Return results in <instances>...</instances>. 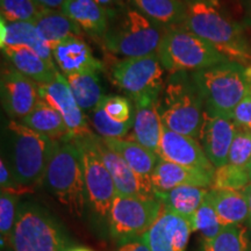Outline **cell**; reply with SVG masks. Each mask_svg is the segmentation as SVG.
I'll return each mask as SVG.
<instances>
[{
  "mask_svg": "<svg viewBox=\"0 0 251 251\" xmlns=\"http://www.w3.org/2000/svg\"><path fill=\"white\" fill-rule=\"evenodd\" d=\"M19 196L2 191L0 194V231L6 244L11 242L19 211Z\"/></svg>",
  "mask_w": 251,
  "mask_h": 251,
  "instance_id": "obj_36",
  "label": "cell"
},
{
  "mask_svg": "<svg viewBox=\"0 0 251 251\" xmlns=\"http://www.w3.org/2000/svg\"><path fill=\"white\" fill-rule=\"evenodd\" d=\"M248 172H249V175H250V178H251V162H250V164L248 165Z\"/></svg>",
  "mask_w": 251,
  "mask_h": 251,
  "instance_id": "obj_44",
  "label": "cell"
},
{
  "mask_svg": "<svg viewBox=\"0 0 251 251\" xmlns=\"http://www.w3.org/2000/svg\"><path fill=\"white\" fill-rule=\"evenodd\" d=\"M192 231L190 220L164 209L143 235L150 251H186Z\"/></svg>",
  "mask_w": 251,
  "mask_h": 251,
  "instance_id": "obj_16",
  "label": "cell"
},
{
  "mask_svg": "<svg viewBox=\"0 0 251 251\" xmlns=\"http://www.w3.org/2000/svg\"><path fill=\"white\" fill-rule=\"evenodd\" d=\"M243 193L247 198L248 207H249V218H248V220H249V225L251 227V183L246 187V190L243 191Z\"/></svg>",
  "mask_w": 251,
  "mask_h": 251,
  "instance_id": "obj_42",
  "label": "cell"
},
{
  "mask_svg": "<svg viewBox=\"0 0 251 251\" xmlns=\"http://www.w3.org/2000/svg\"><path fill=\"white\" fill-rule=\"evenodd\" d=\"M250 70H251V67H250Z\"/></svg>",
  "mask_w": 251,
  "mask_h": 251,
  "instance_id": "obj_46",
  "label": "cell"
},
{
  "mask_svg": "<svg viewBox=\"0 0 251 251\" xmlns=\"http://www.w3.org/2000/svg\"><path fill=\"white\" fill-rule=\"evenodd\" d=\"M39 94L41 99L51 105L61 114L70 133L71 141L92 134L83 109L78 105L62 74H58L51 83L39 84Z\"/></svg>",
  "mask_w": 251,
  "mask_h": 251,
  "instance_id": "obj_12",
  "label": "cell"
},
{
  "mask_svg": "<svg viewBox=\"0 0 251 251\" xmlns=\"http://www.w3.org/2000/svg\"><path fill=\"white\" fill-rule=\"evenodd\" d=\"M4 54L14 69L37 84H48L56 79L59 72L35 51L26 47H4Z\"/></svg>",
  "mask_w": 251,
  "mask_h": 251,
  "instance_id": "obj_25",
  "label": "cell"
},
{
  "mask_svg": "<svg viewBox=\"0 0 251 251\" xmlns=\"http://www.w3.org/2000/svg\"><path fill=\"white\" fill-rule=\"evenodd\" d=\"M91 114V122L102 139H122L133 128L134 115L129 99L103 96Z\"/></svg>",
  "mask_w": 251,
  "mask_h": 251,
  "instance_id": "obj_14",
  "label": "cell"
},
{
  "mask_svg": "<svg viewBox=\"0 0 251 251\" xmlns=\"http://www.w3.org/2000/svg\"><path fill=\"white\" fill-rule=\"evenodd\" d=\"M135 9L153 23L168 28L183 27L186 2L183 0H129Z\"/></svg>",
  "mask_w": 251,
  "mask_h": 251,
  "instance_id": "obj_28",
  "label": "cell"
},
{
  "mask_svg": "<svg viewBox=\"0 0 251 251\" xmlns=\"http://www.w3.org/2000/svg\"><path fill=\"white\" fill-rule=\"evenodd\" d=\"M208 193L206 188L197 186H179L168 192H157L158 198L166 211L190 220L196 214Z\"/></svg>",
  "mask_w": 251,
  "mask_h": 251,
  "instance_id": "obj_29",
  "label": "cell"
},
{
  "mask_svg": "<svg viewBox=\"0 0 251 251\" xmlns=\"http://www.w3.org/2000/svg\"><path fill=\"white\" fill-rule=\"evenodd\" d=\"M203 251H249V237L242 225L224 227L216 237L203 242Z\"/></svg>",
  "mask_w": 251,
  "mask_h": 251,
  "instance_id": "obj_32",
  "label": "cell"
},
{
  "mask_svg": "<svg viewBox=\"0 0 251 251\" xmlns=\"http://www.w3.org/2000/svg\"><path fill=\"white\" fill-rule=\"evenodd\" d=\"M209 115L231 119L236 106L251 91L250 67L225 62L193 74Z\"/></svg>",
  "mask_w": 251,
  "mask_h": 251,
  "instance_id": "obj_3",
  "label": "cell"
},
{
  "mask_svg": "<svg viewBox=\"0 0 251 251\" xmlns=\"http://www.w3.org/2000/svg\"><path fill=\"white\" fill-rule=\"evenodd\" d=\"M75 142L83 158L87 201L97 218L108 220L118 194L112 176L97 149V135L92 133Z\"/></svg>",
  "mask_w": 251,
  "mask_h": 251,
  "instance_id": "obj_10",
  "label": "cell"
},
{
  "mask_svg": "<svg viewBox=\"0 0 251 251\" xmlns=\"http://www.w3.org/2000/svg\"><path fill=\"white\" fill-rule=\"evenodd\" d=\"M20 122L54 141H71L70 133L61 114L43 99H40L33 111Z\"/></svg>",
  "mask_w": 251,
  "mask_h": 251,
  "instance_id": "obj_27",
  "label": "cell"
},
{
  "mask_svg": "<svg viewBox=\"0 0 251 251\" xmlns=\"http://www.w3.org/2000/svg\"><path fill=\"white\" fill-rule=\"evenodd\" d=\"M251 162V130L238 128L229 150L228 163L240 168H248Z\"/></svg>",
  "mask_w": 251,
  "mask_h": 251,
  "instance_id": "obj_37",
  "label": "cell"
},
{
  "mask_svg": "<svg viewBox=\"0 0 251 251\" xmlns=\"http://www.w3.org/2000/svg\"><path fill=\"white\" fill-rule=\"evenodd\" d=\"M237 127L231 119L205 113L199 139L202 149L214 168L227 164L229 150Z\"/></svg>",
  "mask_w": 251,
  "mask_h": 251,
  "instance_id": "obj_18",
  "label": "cell"
},
{
  "mask_svg": "<svg viewBox=\"0 0 251 251\" xmlns=\"http://www.w3.org/2000/svg\"><path fill=\"white\" fill-rule=\"evenodd\" d=\"M251 183V178L248 169L227 164L216 168L213 175V190H229L243 192Z\"/></svg>",
  "mask_w": 251,
  "mask_h": 251,
  "instance_id": "obj_33",
  "label": "cell"
},
{
  "mask_svg": "<svg viewBox=\"0 0 251 251\" xmlns=\"http://www.w3.org/2000/svg\"><path fill=\"white\" fill-rule=\"evenodd\" d=\"M157 155L163 161L175 163L186 168L199 169L214 174L213 166L202 147L193 137L176 133L163 126Z\"/></svg>",
  "mask_w": 251,
  "mask_h": 251,
  "instance_id": "obj_15",
  "label": "cell"
},
{
  "mask_svg": "<svg viewBox=\"0 0 251 251\" xmlns=\"http://www.w3.org/2000/svg\"><path fill=\"white\" fill-rule=\"evenodd\" d=\"M46 9H51V11H63L65 0H35Z\"/></svg>",
  "mask_w": 251,
  "mask_h": 251,
  "instance_id": "obj_41",
  "label": "cell"
},
{
  "mask_svg": "<svg viewBox=\"0 0 251 251\" xmlns=\"http://www.w3.org/2000/svg\"><path fill=\"white\" fill-rule=\"evenodd\" d=\"M9 246L13 251H67L61 225L48 211L31 202L20 203Z\"/></svg>",
  "mask_w": 251,
  "mask_h": 251,
  "instance_id": "obj_8",
  "label": "cell"
},
{
  "mask_svg": "<svg viewBox=\"0 0 251 251\" xmlns=\"http://www.w3.org/2000/svg\"><path fill=\"white\" fill-rule=\"evenodd\" d=\"M67 251H93L92 249L86 247H71L67 249Z\"/></svg>",
  "mask_w": 251,
  "mask_h": 251,
  "instance_id": "obj_43",
  "label": "cell"
},
{
  "mask_svg": "<svg viewBox=\"0 0 251 251\" xmlns=\"http://www.w3.org/2000/svg\"><path fill=\"white\" fill-rule=\"evenodd\" d=\"M203 100L194 78L185 72L172 74L157 99L163 126L176 133L198 140L205 118Z\"/></svg>",
  "mask_w": 251,
  "mask_h": 251,
  "instance_id": "obj_4",
  "label": "cell"
},
{
  "mask_svg": "<svg viewBox=\"0 0 251 251\" xmlns=\"http://www.w3.org/2000/svg\"><path fill=\"white\" fill-rule=\"evenodd\" d=\"M183 28L214 47L229 61L251 67V50L242 27L211 0H187Z\"/></svg>",
  "mask_w": 251,
  "mask_h": 251,
  "instance_id": "obj_1",
  "label": "cell"
},
{
  "mask_svg": "<svg viewBox=\"0 0 251 251\" xmlns=\"http://www.w3.org/2000/svg\"><path fill=\"white\" fill-rule=\"evenodd\" d=\"M1 18L8 23H34L45 11L35 0H0Z\"/></svg>",
  "mask_w": 251,
  "mask_h": 251,
  "instance_id": "obj_34",
  "label": "cell"
},
{
  "mask_svg": "<svg viewBox=\"0 0 251 251\" xmlns=\"http://www.w3.org/2000/svg\"><path fill=\"white\" fill-rule=\"evenodd\" d=\"M206 198L214 208L222 227L242 225L249 218L247 198L241 191L212 188Z\"/></svg>",
  "mask_w": 251,
  "mask_h": 251,
  "instance_id": "obj_26",
  "label": "cell"
},
{
  "mask_svg": "<svg viewBox=\"0 0 251 251\" xmlns=\"http://www.w3.org/2000/svg\"><path fill=\"white\" fill-rule=\"evenodd\" d=\"M166 29L137 9H127L118 25L108 28L102 37L105 48L125 58L157 54Z\"/></svg>",
  "mask_w": 251,
  "mask_h": 251,
  "instance_id": "obj_7",
  "label": "cell"
},
{
  "mask_svg": "<svg viewBox=\"0 0 251 251\" xmlns=\"http://www.w3.org/2000/svg\"><path fill=\"white\" fill-rule=\"evenodd\" d=\"M163 68L157 54L143 57L124 58L112 67L111 76L115 85L129 94L133 101L158 97L164 86Z\"/></svg>",
  "mask_w": 251,
  "mask_h": 251,
  "instance_id": "obj_11",
  "label": "cell"
},
{
  "mask_svg": "<svg viewBox=\"0 0 251 251\" xmlns=\"http://www.w3.org/2000/svg\"><path fill=\"white\" fill-rule=\"evenodd\" d=\"M5 251H11V250H5Z\"/></svg>",
  "mask_w": 251,
  "mask_h": 251,
  "instance_id": "obj_45",
  "label": "cell"
},
{
  "mask_svg": "<svg viewBox=\"0 0 251 251\" xmlns=\"http://www.w3.org/2000/svg\"><path fill=\"white\" fill-rule=\"evenodd\" d=\"M102 139V137H101ZM109 149L120 155L143 180L151 184V176L159 162L156 152L144 148L137 142L124 139H102ZM152 185V184H151Z\"/></svg>",
  "mask_w": 251,
  "mask_h": 251,
  "instance_id": "obj_24",
  "label": "cell"
},
{
  "mask_svg": "<svg viewBox=\"0 0 251 251\" xmlns=\"http://www.w3.org/2000/svg\"><path fill=\"white\" fill-rule=\"evenodd\" d=\"M0 90L2 106L13 120L26 118L41 99L39 84L14 68L2 70Z\"/></svg>",
  "mask_w": 251,
  "mask_h": 251,
  "instance_id": "obj_13",
  "label": "cell"
},
{
  "mask_svg": "<svg viewBox=\"0 0 251 251\" xmlns=\"http://www.w3.org/2000/svg\"><path fill=\"white\" fill-rule=\"evenodd\" d=\"M9 170L21 186L33 190L45 180L47 168L58 141L30 129L20 121L11 120L7 125Z\"/></svg>",
  "mask_w": 251,
  "mask_h": 251,
  "instance_id": "obj_2",
  "label": "cell"
},
{
  "mask_svg": "<svg viewBox=\"0 0 251 251\" xmlns=\"http://www.w3.org/2000/svg\"><path fill=\"white\" fill-rule=\"evenodd\" d=\"M0 43L4 47H26L35 51L50 65L56 67L51 47L42 39L33 23H8L4 18L0 21Z\"/></svg>",
  "mask_w": 251,
  "mask_h": 251,
  "instance_id": "obj_22",
  "label": "cell"
},
{
  "mask_svg": "<svg viewBox=\"0 0 251 251\" xmlns=\"http://www.w3.org/2000/svg\"><path fill=\"white\" fill-rule=\"evenodd\" d=\"M231 120L238 128L251 130V91L235 107Z\"/></svg>",
  "mask_w": 251,
  "mask_h": 251,
  "instance_id": "obj_38",
  "label": "cell"
},
{
  "mask_svg": "<svg viewBox=\"0 0 251 251\" xmlns=\"http://www.w3.org/2000/svg\"><path fill=\"white\" fill-rule=\"evenodd\" d=\"M94 1L98 2L101 7L105 8L113 18L117 14V11L119 8L124 7L125 0H94Z\"/></svg>",
  "mask_w": 251,
  "mask_h": 251,
  "instance_id": "obj_40",
  "label": "cell"
},
{
  "mask_svg": "<svg viewBox=\"0 0 251 251\" xmlns=\"http://www.w3.org/2000/svg\"><path fill=\"white\" fill-rule=\"evenodd\" d=\"M64 77L83 112H92L103 98L102 89L97 74L85 72L67 75Z\"/></svg>",
  "mask_w": 251,
  "mask_h": 251,
  "instance_id": "obj_31",
  "label": "cell"
},
{
  "mask_svg": "<svg viewBox=\"0 0 251 251\" xmlns=\"http://www.w3.org/2000/svg\"><path fill=\"white\" fill-rule=\"evenodd\" d=\"M212 172L199 169L186 168L175 163L159 159L155 171L151 176L153 192H168L179 186L212 187Z\"/></svg>",
  "mask_w": 251,
  "mask_h": 251,
  "instance_id": "obj_20",
  "label": "cell"
},
{
  "mask_svg": "<svg viewBox=\"0 0 251 251\" xmlns=\"http://www.w3.org/2000/svg\"><path fill=\"white\" fill-rule=\"evenodd\" d=\"M157 56L163 68L171 74L197 72L229 61L214 47L183 27L166 29Z\"/></svg>",
  "mask_w": 251,
  "mask_h": 251,
  "instance_id": "obj_6",
  "label": "cell"
},
{
  "mask_svg": "<svg viewBox=\"0 0 251 251\" xmlns=\"http://www.w3.org/2000/svg\"><path fill=\"white\" fill-rule=\"evenodd\" d=\"M50 47L69 36H80L81 29L63 11L45 9L33 23Z\"/></svg>",
  "mask_w": 251,
  "mask_h": 251,
  "instance_id": "obj_30",
  "label": "cell"
},
{
  "mask_svg": "<svg viewBox=\"0 0 251 251\" xmlns=\"http://www.w3.org/2000/svg\"><path fill=\"white\" fill-rule=\"evenodd\" d=\"M158 97L142 98L135 103V115L131 141H135L144 148L158 151L163 124L157 109Z\"/></svg>",
  "mask_w": 251,
  "mask_h": 251,
  "instance_id": "obj_21",
  "label": "cell"
},
{
  "mask_svg": "<svg viewBox=\"0 0 251 251\" xmlns=\"http://www.w3.org/2000/svg\"><path fill=\"white\" fill-rule=\"evenodd\" d=\"M115 251H150L148 244L143 240V237L129 241L124 244H120Z\"/></svg>",
  "mask_w": 251,
  "mask_h": 251,
  "instance_id": "obj_39",
  "label": "cell"
},
{
  "mask_svg": "<svg viewBox=\"0 0 251 251\" xmlns=\"http://www.w3.org/2000/svg\"><path fill=\"white\" fill-rule=\"evenodd\" d=\"M163 211L158 198L117 196L109 214V233L120 244L141 238Z\"/></svg>",
  "mask_w": 251,
  "mask_h": 251,
  "instance_id": "obj_9",
  "label": "cell"
},
{
  "mask_svg": "<svg viewBox=\"0 0 251 251\" xmlns=\"http://www.w3.org/2000/svg\"><path fill=\"white\" fill-rule=\"evenodd\" d=\"M63 12L81 30L94 37H103L108 29L111 14L94 0H65Z\"/></svg>",
  "mask_w": 251,
  "mask_h": 251,
  "instance_id": "obj_23",
  "label": "cell"
},
{
  "mask_svg": "<svg viewBox=\"0 0 251 251\" xmlns=\"http://www.w3.org/2000/svg\"><path fill=\"white\" fill-rule=\"evenodd\" d=\"M97 149L101 156L103 164L112 176L118 196L133 198L156 197L152 185L135 174L133 169L125 162V159L109 149L101 137L98 136H97Z\"/></svg>",
  "mask_w": 251,
  "mask_h": 251,
  "instance_id": "obj_17",
  "label": "cell"
},
{
  "mask_svg": "<svg viewBox=\"0 0 251 251\" xmlns=\"http://www.w3.org/2000/svg\"><path fill=\"white\" fill-rule=\"evenodd\" d=\"M190 224L192 227V231H199L201 234L203 242L213 240L224 228L220 224L218 215L207 198H205L201 206L198 208L196 214L190 219Z\"/></svg>",
  "mask_w": 251,
  "mask_h": 251,
  "instance_id": "obj_35",
  "label": "cell"
},
{
  "mask_svg": "<svg viewBox=\"0 0 251 251\" xmlns=\"http://www.w3.org/2000/svg\"><path fill=\"white\" fill-rule=\"evenodd\" d=\"M43 184L72 215L83 216L86 201L85 177L81 152L75 141L58 143Z\"/></svg>",
  "mask_w": 251,
  "mask_h": 251,
  "instance_id": "obj_5",
  "label": "cell"
},
{
  "mask_svg": "<svg viewBox=\"0 0 251 251\" xmlns=\"http://www.w3.org/2000/svg\"><path fill=\"white\" fill-rule=\"evenodd\" d=\"M54 61L63 76L72 74H97L101 62L94 57L90 46L80 36H69L51 47Z\"/></svg>",
  "mask_w": 251,
  "mask_h": 251,
  "instance_id": "obj_19",
  "label": "cell"
}]
</instances>
